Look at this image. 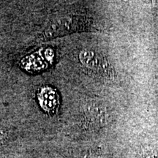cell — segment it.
I'll use <instances>...</instances> for the list:
<instances>
[{"instance_id":"6da1fadb","label":"cell","mask_w":158,"mask_h":158,"mask_svg":"<svg viewBox=\"0 0 158 158\" xmlns=\"http://www.w3.org/2000/svg\"><path fill=\"white\" fill-rule=\"evenodd\" d=\"M78 58L81 63L87 68L97 71L109 72L108 64L105 59L93 51L84 49L80 52Z\"/></svg>"},{"instance_id":"7a4b0ae2","label":"cell","mask_w":158,"mask_h":158,"mask_svg":"<svg viewBox=\"0 0 158 158\" xmlns=\"http://www.w3.org/2000/svg\"><path fill=\"white\" fill-rule=\"evenodd\" d=\"M40 101L43 103L44 109L51 110L54 108L57 103L56 93L49 89H45L40 93Z\"/></svg>"},{"instance_id":"3957f363","label":"cell","mask_w":158,"mask_h":158,"mask_svg":"<svg viewBox=\"0 0 158 158\" xmlns=\"http://www.w3.org/2000/svg\"><path fill=\"white\" fill-rule=\"evenodd\" d=\"M85 114L90 119H92L94 122L100 123V122H102L104 120H106L105 111L102 109V108H100L99 106H93V105L89 106L85 109Z\"/></svg>"}]
</instances>
